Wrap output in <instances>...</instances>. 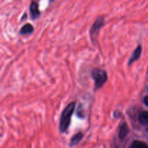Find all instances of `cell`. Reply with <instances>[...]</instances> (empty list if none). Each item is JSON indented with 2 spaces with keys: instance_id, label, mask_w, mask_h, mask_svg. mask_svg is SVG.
<instances>
[{
  "instance_id": "obj_1",
  "label": "cell",
  "mask_w": 148,
  "mask_h": 148,
  "mask_svg": "<svg viewBox=\"0 0 148 148\" xmlns=\"http://www.w3.org/2000/svg\"><path fill=\"white\" fill-rule=\"evenodd\" d=\"M75 106H76V103L75 101H72L69 103L62 111L60 122H59V130L61 132H65L69 128L72 116L75 109Z\"/></svg>"
},
{
  "instance_id": "obj_2",
  "label": "cell",
  "mask_w": 148,
  "mask_h": 148,
  "mask_svg": "<svg viewBox=\"0 0 148 148\" xmlns=\"http://www.w3.org/2000/svg\"><path fill=\"white\" fill-rule=\"evenodd\" d=\"M91 75H92V79L95 81V88L96 90L102 88L103 85L106 82L108 79L106 72L103 69H98V68L92 69Z\"/></svg>"
},
{
  "instance_id": "obj_3",
  "label": "cell",
  "mask_w": 148,
  "mask_h": 148,
  "mask_svg": "<svg viewBox=\"0 0 148 148\" xmlns=\"http://www.w3.org/2000/svg\"><path fill=\"white\" fill-rule=\"evenodd\" d=\"M104 22H105L104 17H99L91 26L90 30V36L92 41H95L96 40L98 34H99L100 30L104 25Z\"/></svg>"
},
{
  "instance_id": "obj_4",
  "label": "cell",
  "mask_w": 148,
  "mask_h": 148,
  "mask_svg": "<svg viewBox=\"0 0 148 148\" xmlns=\"http://www.w3.org/2000/svg\"><path fill=\"white\" fill-rule=\"evenodd\" d=\"M30 16L33 20L37 19L40 16V12L38 9V4L36 1H32L30 4Z\"/></svg>"
},
{
  "instance_id": "obj_5",
  "label": "cell",
  "mask_w": 148,
  "mask_h": 148,
  "mask_svg": "<svg viewBox=\"0 0 148 148\" xmlns=\"http://www.w3.org/2000/svg\"><path fill=\"white\" fill-rule=\"evenodd\" d=\"M142 54V46L141 45H139L137 46V47L136 48L135 50L133 52L132 55L131 56L130 59L128 61V64L131 65L132 64L134 63V62H136L137 60H138L140 59V56Z\"/></svg>"
},
{
  "instance_id": "obj_6",
  "label": "cell",
  "mask_w": 148,
  "mask_h": 148,
  "mask_svg": "<svg viewBox=\"0 0 148 148\" xmlns=\"http://www.w3.org/2000/svg\"><path fill=\"white\" fill-rule=\"evenodd\" d=\"M129 132H130V129H129L128 125L126 122H123L120 126L119 130V137L120 140H124L129 134Z\"/></svg>"
},
{
  "instance_id": "obj_7",
  "label": "cell",
  "mask_w": 148,
  "mask_h": 148,
  "mask_svg": "<svg viewBox=\"0 0 148 148\" xmlns=\"http://www.w3.org/2000/svg\"><path fill=\"white\" fill-rule=\"evenodd\" d=\"M82 138H83V134L82 132L77 133L71 139L70 143H69V146L70 147H74V146L77 145L78 143L82 140Z\"/></svg>"
},
{
  "instance_id": "obj_8",
  "label": "cell",
  "mask_w": 148,
  "mask_h": 148,
  "mask_svg": "<svg viewBox=\"0 0 148 148\" xmlns=\"http://www.w3.org/2000/svg\"><path fill=\"white\" fill-rule=\"evenodd\" d=\"M34 30V27L30 23H27V24L24 25L23 27H21L20 30V33L21 35H27V34H30L32 33Z\"/></svg>"
},
{
  "instance_id": "obj_9",
  "label": "cell",
  "mask_w": 148,
  "mask_h": 148,
  "mask_svg": "<svg viewBox=\"0 0 148 148\" xmlns=\"http://www.w3.org/2000/svg\"><path fill=\"white\" fill-rule=\"evenodd\" d=\"M139 121L143 126H148V111H142L139 115Z\"/></svg>"
},
{
  "instance_id": "obj_10",
  "label": "cell",
  "mask_w": 148,
  "mask_h": 148,
  "mask_svg": "<svg viewBox=\"0 0 148 148\" xmlns=\"http://www.w3.org/2000/svg\"><path fill=\"white\" fill-rule=\"evenodd\" d=\"M129 148H148V145L144 142L140 140H134Z\"/></svg>"
},
{
  "instance_id": "obj_11",
  "label": "cell",
  "mask_w": 148,
  "mask_h": 148,
  "mask_svg": "<svg viewBox=\"0 0 148 148\" xmlns=\"http://www.w3.org/2000/svg\"><path fill=\"white\" fill-rule=\"evenodd\" d=\"M77 115L78 117L79 118H85V111H84V109L82 108V106L79 105V107L77 108Z\"/></svg>"
},
{
  "instance_id": "obj_12",
  "label": "cell",
  "mask_w": 148,
  "mask_h": 148,
  "mask_svg": "<svg viewBox=\"0 0 148 148\" xmlns=\"http://www.w3.org/2000/svg\"><path fill=\"white\" fill-rule=\"evenodd\" d=\"M143 101H144L145 104L146 106L148 107V96H145L144 98V100H143Z\"/></svg>"
},
{
  "instance_id": "obj_13",
  "label": "cell",
  "mask_w": 148,
  "mask_h": 148,
  "mask_svg": "<svg viewBox=\"0 0 148 148\" xmlns=\"http://www.w3.org/2000/svg\"><path fill=\"white\" fill-rule=\"evenodd\" d=\"M26 16H27V14H26V13H24V17H23H23H22V18H21V20H24V19H25Z\"/></svg>"
},
{
  "instance_id": "obj_14",
  "label": "cell",
  "mask_w": 148,
  "mask_h": 148,
  "mask_svg": "<svg viewBox=\"0 0 148 148\" xmlns=\"http://www.w3.org/2000/svg\"><path fill=\"white\" fill-rule=\"evenodd\" d=\"M147 90H148V88H147Z\"/></svg>"
}]
</instances>
